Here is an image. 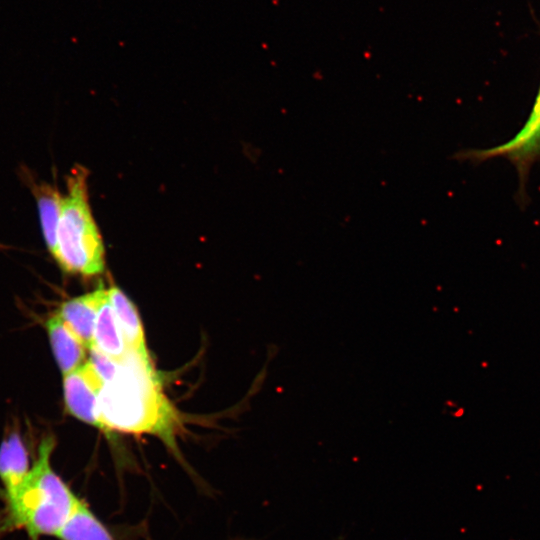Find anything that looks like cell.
I'll list each match as a JSON object with an SVG mask.
<instances>
[{
	"instance_id": "6da1fadb",
	"label": "cell",
	"mask_w": 540,
	"mask_h": 540,
	"mask_svg": "<svg viewBox=\"0 0 540 540\" xmlns=\"http://www.w3.org/2000/svg\"><path fill=\"white\" fill-rule=\"evenodd\" d=\"M101 420L108 432L150 434L178 455L179 418L165 396L150 362L133 352L104 383L99 396Z\"/></svg>"
},
{
	"instance_id": "7a4b0ae2",
	"label": "cell",
	"mask_w": 540,
	"mask_h": 540,
	"mask_svg": "<svg viewBox=\"0 0 540 540\" xmlns=\"http://www.w3.org/2000/svg\"><path fill=\"white\" fill-rule=\"evenodd\" d=\"M54 446L53 436L42 439L27 478L15 498L7 502L3 527L24 528L32 540L56 536L78 499L51 467Z\"/></svg>"
},
{
	"instance_id": "3957f363",
	"label": "cell",
	"mask_w": 540,
	"mask_h": 540,
	"mask_svg": "<svg viewBox=\"0 0 540 540\" xmlns=\"http://www.w3.org/2000/svg\"><path fill=\"white\" fill-rule=\"evenodd\" d=\"M88 176L81 165H75L67 176L52 255L63 271L84 277L105 269L104 243L89 201Z\"/></svg>"
},
{
	"instance_id": "277c9868",
	"label": "cell",
	"mask_w": 540,
	"mask_h": 540,
	"mask_svg": "<svg viewBox=\"0 0 540 540\" xmlns=\"http://www.w3.org/2000/svg\"><path fill=\"white\" fill-rule=\"evenodd\" d=\"M463 156L476 162L504 157L515 166L523 185L531 165L540 158V87L527 120L512 138L494 147L471 150Z\"/></svg>"
},
{
	"instance_id": "5b68a950",
	"label": "cell",
	"mask_w": 540,
	"mask_h": 540,
	"mask_svg": "<svg viewBox=\"0 0 540 540\" xmlns=\"http://www.w3.org/2000/svg\"><path fill=\"white\" fill-rule=\"evenodd\" d=\"M104 382L89 361L64 375L63 395L67 412L78 420L107 432L100 415L99 396Z\"/></svg>"
},
{
	"instance_id": "8992f818",
	"label": "cell",
	"mask_w": 540,
	"mask_h": 540,
	"mask_svg": "<svg viewBox=\"0 0 540 540\" xmlns=\"http://www.w3.org/2000/svg\"><path fill=\"white\" fill-rule=\"evenodd\" d=\"M108 290L99 287L93 292L63 302L57 314L89 349L94 343V330L100 304Z\"/></svg>"
},
{
	"instance_id": "52a82bcc",
	"label": "cell",
	"mask_w": 540,
	"mask_h": 540,
	"mask_svg": "<svg viewBox=\"0 0 540 540\" xmlns=\"http://www.w3.org/2000/svg\"><path fill=\"white\" fill-rule=\"evenodd\" d=\"M45 327L53 355L63 375L85 363L87 347L57 313L46 320Z\"/></svg>"
},
{
	"instance_id": "ba28073f",
	"label": "cell",
	"mask_w": 540,
	"mask_h": 540,
	"mask_svg": "<svg viewBox=\"0 0 540 540\" xmlns=\"http://www.w3.org/2000/svg\"><path fill=\"white\" fill-rule=\"evenodd\" d=\"M30 471L28 451L17 432H11L0 445V480L7 502L18 494Z\"/></svg>"
},
{
	"instance_id": "9c48e42d",
	"label": "cell",
	"mask_w": 540,
	"mask_h": 540,
	"mask_svg": "<svg viewBox=\"0 0 540 540\" xmlns=\"http://www.w3.org/2000/svg\"><path fill=\"white\" fill-rule=\"evenodd\" d=\"M108 296L129 350L144 361L150 362L143 326L136 307L116 286L108 289Z\"/></svg>"
},
{
	"instance_id": "30bf717a",
	"label": "cell",
	"mask_w": 540,
	"mask_h": 540,
	"mask_svg": "<svg viewBox=\"0 0 540 540\" xmlns=\"http://www.w3.org/2000/svg\"><path fill=\"white\" fill-rule=\"evenodd\" d=\"M93 346L118 364H122L131 352L118 325L108 295L98 309Z\"/></svg>"
},
{
	"instance_id": "8fae6325",
	"label": "cell",
	"mask_w": 540,
	"mask_h": 540,
	"mask_svg": "<svg viewBox=\"0 0 540 540\" xmlns=\"http://www.w3.org/2000/svg\"><path fill=\"white\" fill-rule=\"evenodd\" d=\"M56 537L60 540H115L87 504L79 498Z\"/></svg>"
},
{
	"instance_id": "7c38bea8",
	"label": "cell",
	"mask_w": 540,
	"mask_h": 540,
	"mask_svg": "<svg viewBox=\"0 0 540 540\" xmlns=\"http://www.w3.org/2000/svg\"><path fill=\"white\" fill-rule=\"evenodd\" d=\"M32 190L37 201L44 240L53 255L57 244L63 196L55 187L45 182L34 183Z\"/></svg>"
},
{
	"instance_id": "4fadbf2b",
	"label": "cell",
	"mask_w": 540,
	"mask_h": 540,
	"mask_svg": "<svg viewBox=\"0 0 540 540\" xmlns=\"http://www.w3.org/2000/svg\"><path fill=\"white\" fill-rule=\"evenodd\" d=\"M89 354L90 357L88 361L93 366L102 381L106 383L113 379L120 364L113 361L95 346L89 348Z\"/></svg>"
}]
</instances>
